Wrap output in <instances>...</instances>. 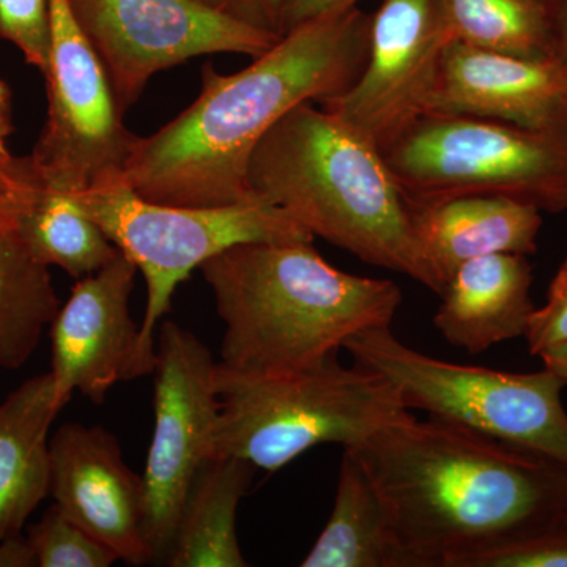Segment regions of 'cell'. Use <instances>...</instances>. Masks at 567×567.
Instances as JSON below:
<instances>
[{"label":"cell","mask_w":567,"mask_h":567,"mask_svg":"<svg viewBox=\"0 0 567 567\" xmlns=\"http://www.w3.org/2000/svg\"><path fill=\"white\" fill-rule=\"evenodd\" d=\"M372 14L360 7L297 25L235 74L203 70L199 96L148 137H140L122 183L142 199L175 207L254 200L249 156L282 115L352 87L364 70Z\"/></svg>","instance_id":"obj_1"},{"label":"cell","mask_w":567,"mask_h":567,"mask_svg":"<svg viewBox=\"0 0 567 567\" xmlns=\"http://www.w3.org/2000/svg\"><path fill=\"white\" fill-rule=\"evenodd\" d=\"M303 567H415L385 496L353 447L342 451L331 516Z\"/></svg>","instance_id":"obj_19"},{"label":"cell","mask_w":567,"mask_h":567,"mask_svg":"<svg viewBox=\"0 0 567 567\" xmlns=\"http://www.w3.org/2000/svg\"><path fill=\"white\" fill-rule=\"evenodd\" d=\"M0 39L44 74L52 48L51 0H0Z\"/></svg>","instance_id":"obj_25"},{"label":"cell","mask_w":567,"mask_h":567,"mask_svg":"<svg viewBox=\"0 0 567 567\" xmlns=\"http://www.w3.org/2000/svg\"><path fill=\"white\" fill-rule=\"evenodd\" d=\"M13 133L11 118V93L9 85L0 81V169L11 171L21 166L22 159L14 158L7 147V140Z\"/></svg>","instance_id":"obj_31"},{"label":"cell","mask_w":567,"mask_h":567,"mask_svg":"<svg viewBox=\"0 0 567 567\" xmlns=\"http://www.w3.org/2000/svg\"><path fill=\"white\" fill-rule=\"evenodd\" d=\"M410 212L417 245L443 290L454 271L476 257L536 252L543 226V215L535 205L502 196L410 204Z\"/></svg>","instance_id":"obj_17"},{"label":"cell","mask_w":567,"mask_h":567,"mask_svg":"<svg viewBox=\"0 0 567 567\" xmlns=\"http://www.w3.org/2000/svg\"><path fill=\"white\" fill-rule=\"evenodd\" d=\"M213 456L276 472L312 447L358 446L410 412L385 377L338 357L306 371L256 375L216 364Z\"/></svg>","instance_id":"obj_5"},{"label":"cell","mask_w":567,"mask_h":567,"mask_svg":"<svg viewBox=\"0 0 567 567\" xmlns=\"http://www.w3.org/2000/svg\"><path fill=\"white\" fill-rule=\"evenodd\" d=\"M37 566L110 567L117 555L71 520L58 505H52L28 536Z\"/></svg>","instance_id":"obj_24"},{"label":"cell","mask_w":567,"mask_h":567,"mask_svg":"<svg viewBox=\"0 0 567 567\" xmlns=\"http://www.w3.org/2000/svg\"><path fill=\"white\" fill-rule=\"evenodd\" d=\"M555 59L567 70V0H546Z\"/></svg>","instance_id":"obj_32"},{"label":"cell","mask_w":567,"mask_h":567,"mask_svg":"<svg viewBox=\"0 0 567 567\" xmlns=\"http://www.w3.org/2000/svg\"><path fill=\"white\" fill-rule=\"evenodd\" d=\"M439 2L451 40L517 58L555 59L546 0Z\"/></svg>","instance_id":"obj_23"},{"label":"cell","mask_w":567,"mask_h":567,"mask_svg":"<svg viewBox=\"0 0 567 567\" xmlns=\"http://www.w3.org/2000/svg\"><path fill=\"white\" fill-rule=\"evenodd\" d=\"M246 185L252 199L279 208L315 238L442 295L382 152L315 102L295 106L257 142Z\"/></svg>","instance_id":"obj_4"},{"label":"cell","mask_w":567,"mask_h":567,"mask_svg":"<svg viewBox=\"0 0 567 567\" xmlns=\"http://www.w3.org/2000/svg\"><path fill=\"white\" fill-rule=\"evenodd\" d=\"M432 112L567 133V70L555 59L517 58L451 40Z\"/></svg>","instance_id":"obj_15"},{"label":"cell","mask_w":567,"mask_h":567,"mask_svg":"<svg viewBox=\"0 0 567 567\" xmlns=\"http://www.w3.org/2000/svg\"><path fill=\"white\" fill-rule=\"evenodd\" d=\"M415 567L565 527L567 466L468 429L412 413L358 446Z\"/></svg>","instance_id":"obj_2"},{"label":"cell","mask_w":567,"mask_h":567,"mask_svg":"<svg viewBox=\"0 0 567 567\" xmlns=\"http://www.w3.org/2000/svg\"><path fill=\"white\" fill-rule=\"evenodd\" d=\"M454 567H567V528L550 529L484 548Z\"/></svg>","instance_id":"obj_26"},{"label":"cell","mask_w":567,"mask_h":567,"mask_svg":"<svg viewBox=\"0 0 567 567\" xmlns=\"http://www.w3.org/2000/svg\"><path fill=\"white\" fill-rule=\"evenodd\" d=\"M125 256L147 284V305L140 324L137 368L153 374L156 330L173 297L196 268L241 244H311L315 235L262 200L224 207H175L142 199L125 183L70 194Z\"/></svg>","instance_id":"obj_6"},{"label":"cell","mask_w":567,"mask_h":567,"mask_svg":"<svg viewBox=\"0 0 567 567\" xmlns=\"http://www.w3.org/2000/svg\"><path fill=\"white\" fill-rule=\"evenodd\" d=\"M256 470L230 456H213L203 466L183 503L167 566H248L238 540L237 514Z\"/></svg>","instance_id":"obj_20"},{"label":"cell","mask_w":567,"mask_h":567,"mask_svg":"<svg viewBox=\"0 0 567 567\" xmlns=\"http://www.w3.org/2000/svg\"><path fill=\"white\" fill-rule=\"evenodd\" d=\"M533 268L524 254L496 252L462 264L446 282L434 324L451 346L486 352L527 333Z\"/></svg>","instance_id":"obj_16"},{"label":"cell","mask_w":567,"mask_h":567,"mask_svg":"<svg viewBox=\"0 0 567 567\" xmlns=\"http://www.w3.org/2000/svg\"><path fill=\"white\" fill-rule=\"evenodd\" d=\"M450 41L439 0H383L372 14L368 61L360 78L319 104L385 151L431 114Z\"/></svg>","instance_id":"obj_12"},{"label":"cell","mask_w":567,"mask_h":567,"mask_svg":"<svg viewBox=\"0 0 567 567\" xmlns=\"http://www.w3.org/2000/svg\"><path fill=\"white\" fill-rule=\"evenodd\" d=\"M200 2L208 3V6L219 7V9L227 11V0H200Z\"/></svg>","instance_id":"obj_35"},{"label":"cell","mask_w":567,"mask_h":567,"mask_svg":"<svg viewBox=\"0 0 567 567\" xmlns=\"http://www.w3.org/2000/svg\"><path fill=\"white\" fill-rule=\"evenodd\" d=\"M358 2L360 0H287L279 18V35L331 11L352 9Z\"/></svg>","instance_id":"obj_29"},{"label":"cell","mask_w":567,"mask_h":567,"mask_svg":"<svg viewBox=\"0 0 567 567\" xmlns=\"http://www.w3.org/2000/svg\"><path fill=\"white\" fill-rule=\"evenodd\" d=\"M32 566H37V559L28 537L20 533L0 540V567Z\"/></svg>","instance_id":"obj_33"},{"label":"cell","mask_w":567,"mask_h":567,"mask_svg":"<svg viewBox=\"0 0 567 567\" xmlns=\"http://www.w3.org/2000/svg\"><path fill=\"white\" fill-rule=\"evenodd\" d=\"M382 155L410 204L502 196L567 208V133L431 112Z\"/></svg>","instance_id":"obj_8"},{"label":"cell","mask_w":567,"mask_h":567,"mask_svg":"<svg viewBox=\"0 0 567 567\" xmlns=\"http://www.w3.org/2000/svg\"><path fill=\"white\" fill-rule=\"evenodd\" d=\"M62 409L50 372L0 404V540L20 535L50 495V427Z\"/></svg>","instance_id":"obj_18"},{"label":"cell","mask_w":567,"mask_h":567,"mask_svg":"<svg viewBox=\"0 0 567 567\" xmlns=\"http://www.w3.org/2000/svg\"><path fill=\"white\" fill-rule=\"evenodd\" d=\"M48 117L31 163L43 185L66 194L121 183L140 136L123 125L106 70L71 13L51 0Z\"/></svg>","instance_id":"obj_9"},{"label":"cell","mask_w":567,"mask_h":567,"mask_svg":"<svg viewBox=\"0 0 567 567\" xmlns=\"http://www.w3.org/2000/svg\"><path fill=\"white\" fill-rule=\"evenodd\" d=\"M123 114L159 71L204 54L257 58L281 39L200 0H69Z\"/></svg>","instance_id":"obj_10"},{"label":"cell","mask_w":567,"mask_h":567,"mask_svg":"<svg viewBox=\"0 0 567 567\" xmlns=\"http://www.w3.org/2000/svg\"><path fill=\"white\" fill-rule=\"evenodd\" d=\"M11 233L37 262L55 265L76 279L102 270L121 252L70 194L48 188L43 183L18 216Z\"/></svg>","instance_id":"obj_21"},{"label":"cell","mask_w":567,"mask_h":567,"mask_svg":"<svg viewBox=\"0 0 567 567\" xmlns=\"http://www.w3.org/2000/svg\"><path fill=\"white\" fill-rule=\"evenodd\" d=\"M565 527L567 528V516H566V520H565Z\"/></svg>","instance_id":"obj_36"},{"label":"cell","mask_w":567,"mask_h":567,"mask_svg":"<svg viewBox=\"0 0 567 567\" xmlns=\"http://www.w3.org/2000/svg\"><path fill=\"white\" fill-rule=\"evenodd\" d=\"M344 350L393 383L406 409L567 466L566 382L546 368L520 374L447 363L402 344L391 327L361 331Z\"/></svg>","instance_id":"obj_7"},{"label":"cell","mask_w":567,"mask_h":567,"mask_svg":"<svg viewBox=\"0 0 567 567\" xmlns=\"http://www.w3.org/2000/svg\"><path fill=\"white\" fill-rule=\"evenodd\" d=\"M200 271L224 323L219 363L245 374L316 368L352 336L391 327L402 305L393 281L338 270L312 241L233 246Z\"/></svg>","instance_id":"obj_3"},{"label":"cell","mask_w":567,"mask_h":567,"mask_svg":"<svg viewBox=\"0 0 567 567\" xmlns=\"http://www.w3.org/2000/svg\"><path fill=\"white\" fill-rule=\"evenodd\" d=\"M286 2L287 0H227V11L254 28L279 35V18Z\"/></svg>","instance_id":"obj_30"},{"label":"cell","mask_w":567,"mask_h":567,"mask_svg":"<svg viewBox=\"0 0 567 567\" xmlns=\"http://www.w3.org/2000/svg\"><path fill=\"white\" fill-rule=\"evenodd\" d=\"M216 364L196 334L163 320L153 369L155 429L142 475L152 563H166L183 503L213 457L219 416Z\"/></svg>","instance_id":"obj_11"},{"label":"cell","mask_w":567,"mask_h":567,"mask_svg":"<svg viewBox=\"0 0 567 567\" xmlns=\"http://www.w3.org/2000/svg\"><path fill=\"white\" fill-rule=\"evenodd\" d=\"M544 368L554 372L559 379L565 380L567 385V342L550 347L546 352L539 354Z\"/></svg>","instance_id":"obj_34"},{"label":"cell","mask_w":567,"mask_h":567,"mask_svg":"<svg viewBox=\"0 0 567 567\" xmlns=\"http://www.w3.org/2000/svg\"><path fill=\"white\" fill-rule=\"evenodd\" d=\"M524 338L529 353L537 357L550 347L567 342V257L548 287L547 303L529 316Z\"/></svg>","instance_id":"obj_27"},{"label":"cell","mask_w":567,"mask_h":567,"mask_svg":"<svg viewBox=\"0 0 567 567\" xmlns=\"http://www.w3.org/2000/svg\"><path fill=\"white\" fill-rule=\"evenodd\" d=\"M40 186L41 181L29 156L17 169H0V229L13 230L18 216Z\"/></svg>","instance_id":"obj_28"},{"label":"cell","mask_w":567,"mask_h":567,"mask_svg":"<svg viewBox=\"0 0 567 567\" xmlns=\"http://www.w3.org/2000/svg\"><path fill=\"white\" fill-rule=\"evenodd\" d=\"M59 309L47 265L37 262L11 230L0 229V368L28 363Z\"/></svg>","instance_id":"obj_22"},{"label":"cell","mask_w":567,"mask_h":567,"mask_svg":"<svg viewBox=\"0 0 567 567\" xmlns=\"http://www.w3.org/2000/svg\"><path fill=\"white\" fill-rule=\"evenodd\" d=\"M136 264L122 251L74 284L51 323V377L63 406L74 391L103 404L118 382L140 379V327L130 315Z\"/></svg>","instance_id":"obj_13"},{"label":"cell","mask_w":567,"mask_h":567,"mask_svg":"<svg viewBox=\"0 0 567 567\" xmlns=\"http://www.w3.org/2000/svg\"><path fill=\"white\" fill-rule=\"evenodd\" d=\"M54 505L132 566L152 563L144 477L103 425L63 424L50 439Z\"/></svg>","instance_id":"obj_14"}]
</instances>
